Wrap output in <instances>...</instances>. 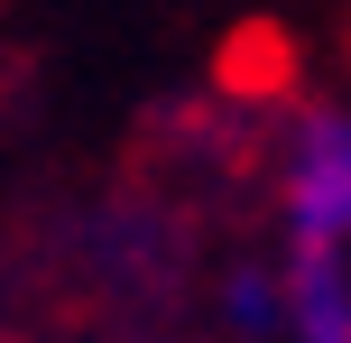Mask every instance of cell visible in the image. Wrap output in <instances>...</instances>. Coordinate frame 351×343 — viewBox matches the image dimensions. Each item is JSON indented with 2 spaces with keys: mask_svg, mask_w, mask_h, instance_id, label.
<instances>
[{
  "mask_svg": "<svg viewBox=\"0 0 351 343\" xmlns=\"http://www.w3.org/2000/svg\"><path fill=\"white\" fill-rule=\"evenodd\" d=\"M287 325V288H278V260H241L222 278V334L231 343H278Z\"/></svg>",
  "mask_w": 351,
  "mask_h": 343,
  "instance_id": "3",
  "label": "cell"
},
{
  "mask_svg": "<svg viewBox=\"0 0 351 343\" xmlns=\"http://www.w3.org/2000/svg\"><path fill=\"white\" fill-rule=\"evenodd\" d=\"M268 186H278V251H324L351 260V102H296L268 148Z\"/></svg>",
  "mask_w": 351,
  "mask_h": 343,
  "instance_id": "1",
  "label": "cell"
},
{
  "mask_svg": "<svg viewBox=\"0 0 351 343\" xmlns=\"http://www.w3.org/2000/svg\"><path fill=\"white\" fill-rule=\"evenodd\" d=\"M278 288H287L278 343H351V260L278 251Z\"/></svg>",
  "mask_w": 351,
  "mask_h": 343,
  "instance_id": "2",
  "label": "cell"
},
{
  "mask_svg": "<svg viewBox=\"0 0 351 343\" xmlns=\"http://www.w3.org/2000/svg\"><path fill=\"white\" fill-rule=\"evenodd\" d=\"M342 37H351V0H342Z\"/></svg>",
  "mask_w": 351,
  "mask_h": 343,
  "instance_id": "4",
  "label": "cell"
}]
</instances>
